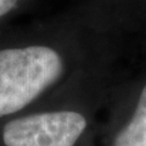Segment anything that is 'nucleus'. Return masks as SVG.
<instances>
[{"label":"nucleus","instance_id":"f257e3e1","mask_svg":"<svg viewBox=\"0 0 146 146\" xmlns=\"http://www.w3.org/2000/svg\"><path fill=\"white\" fill-rule=\"evenodd\" d=\"M61 57L48 46L0 51V117L22 110L58 79Z\"/></svg>","mask_w":146,"mask_h":146},{"label":"nucleus","instance_id":"f03ea898","mask_svg":"<svg viewBox=\"0 0 146 146\" xmlns=\"http://www.w3.org/2000/svg\"><path fill=\"white\" fill-rule=\"evenodd\" d=\"M86 127L77 112L58 111L17 118L4 128L6 146H72Z\"/></svg>","mask_w":146,"mask_h":146},{"label":"nucleus","instance_id":"7ed1b4c3","mask_svg":"<svg viewBox=\"0 0 146 146\" xmlns=\"http://www.w3.org/2000/svg\"><path fill=\"white\" fill-rule=\"evenodd\" d=\"M116 146H146V85L133 118L117 136Z\"/></svg>","mask_w":146,"mask_h":146},{"label":"nucleus","instance_id":"20e7f679","mask_svg":"<svg viewBox=\"0 0 146 146\" xmlns=\"http://www.w3.org/2000/svg\"><path fill=\"white\" fill-rule=\"evenodd\" d=\"M18 0H0V17L11 11Z\"/></svg>","mask_w":146,"mask_h":146}]
</instances>
